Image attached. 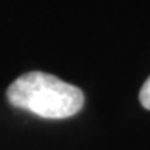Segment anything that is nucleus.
I'll list each match as a JSON object with an SVG mask.
<instances>
[{
  "mask_svg": "<svg viewBox=\"0 0 150 150\" xmlns=\"http://www.w3.org/2000/svg\"><path fill=\"white\" fill-rule=\"evenodd\" d=\"M8 102L43 118L72 117L83 106V93L54 75L33 71L18 76L7 89Z\"/></svg>",
  "mask_w": 150,
  "mask_h": 150,
  "instance_id": "nucleus-1",
  "label": "nucleus"
},
{
  "mask_svg": "<svg viewBox=\"0 0 150 150\" xmlns=\"http://www.w3.org/2000/svg\"><path fill=\"white\" fill-rule=\"evenodd\" d=\"M139 100H140V104H142L143 107L150 110V76L147 78V81L145 82V85L142 86V89H140Z\"/></svg>",
  "mask_w": 150,
  "mask_h": 150,
  "instance_id": "nucleus-2",
  "label": "nucleus"
}]
</instances>
